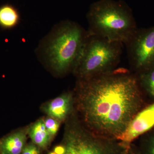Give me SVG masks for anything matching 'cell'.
<instances>
[{
  "label": "cell",
  "instance_id": "obj_2",
  "mask_svg": "<svg viewBox=\"0 0 154 154\" xmlns=\"http://www.w3.org/2000/svg\"><path fill=\"white\" fill-rule=\"evenodd\" d=\"M87 17L89 34L123 45L138 28L131 9L120 0L97 1L91 5Z\"/></svg>",
  "mask_w": 154,
  "mask_h": 154
},
{
  "label": "cell",
  "instance_id": "obj_17",
  "mask_svg": "<svg viewBox=\"0 0 154 154\" xmlns=\"http://www.w3.org/2000/svg\"><path fill=\"white\" fill-rule=\"evenodd\" d=\"M49 154H56L54 152H51Z\"/></svg>",
  "mask_w": 154,
  "mask_h": 154
},
{
  "label": "cell",
  "instance_id": "obj_16",
  "mask_svg": "<svg viewBox=\"0 0 154 154\" xmlns=\"http://www.w3.org/2000/svg\"><path fill=\"white\" fill-rule=\"evenodd\" d=\"M126 154H141L138 146L133 143L130 144Z\"/></svg>",
  "mask_w": 154,
  "mask_h": 154
},
{
  "label": "cell",
  "instance_id": "obj_9",
  "mask_svg": "<svg viewBox=\"0 0 154 154\" xmlns=\"http://www.w3.org/2000/svg\"><path fill=\"white\" fill-rule=\"evenodd\" d=\"M27 130L16 131L0 140L1 154H21L26 145Z\"/></svg>",
  "mask_w": 154,
  "mask_h": 154
},
{
  "label": "cell",
  "instance_id": "obj_4",
  "mask_svg": "<svg viewBox=\"0 0 154 154\" xmlns=\"http://www.w3.org/2000/svg\"><path fill=\"white\" fill-rule=\"evenodd\" d=\"M75 110L66 120L62 154H126L130 144L97 135L82 123Z\"/></svg>",
  "mask_w": 154,
  "mask_h": 154
},
{
  "label": "cell",
  "instance_id": "obj_3",
  "mask_svg": "<svg viewBox=\"0 0 154 154\" xmlns=\"http://www.w3.org/2000/svg\"><path fill=\"white\" fill-rule=\"evenodd\" d=\"M89 33L75 22L60 24L50 35L44 46L45 58L59 74L73 72L85 47Z\"/></svg>",
  "mask_w": 154,
  "mask_h": 154
},
{
  "label": "cell",
  "instance_id": "obj_7",
  "mask_svg": "<svg viewBox=\"0 0 154 154\" xmlns=\"http://www.w3.org/2000/svg\"><path fill=\"white\" fill-rule=\"evenodd\" d=\"M154 128V102L144 106L136 115L119 140L130 144Z\"/></svg>",
  "mask_w": 154,
  "mask_h": 154
},
{
  "label": "cell",
  "instance_id": "obj_5",
  "mask_svg": "<svg viewBox=\"0 0 154 154\" xmlns=\"http://www.w3.org/2000/svg\"><path fill=\"white\" fill-rule=\"evenodd\" d=\"M123 45L120 42L89 33L73 72L77 79H88L115 69L120 62Z\"/></svg>",
  "mask_w": 154,
  "mask_h": 154
},
{
  "label": "cell",
  "instance_id": "obj_6",
  "mask_svg": "<svg viewBox=\"0 0 154 154\" xmlns=\"http://www.w3.org/2000/svg\"><path fill=\"white\" fill-rule=\"evenodd\" d=\"M125 45L133 72L137 74L154 68V26L138 28Z\"/></svg>",
  "mask_w": 154,
  "mask_h": 154
},
{
  "label": "cell",
  "instance_id": "obj_1",
  "mask_svg": "<svg viewBox=\"0 0 154 154\" xmlns=\"http://www.w3.org/2000/svg\"><path fill=\"white\" fill-rule=\"evenodd\" d=\"M74 95L75 110L83 125L97 135L118 140L144 107L137 76L125 68L78 80Z\"/></svg>",
  "mask_w": 154,
  "mask_h": 154
},
{
  "label": "cell",
  "instance_id": "obj_18",
  "mask_svg": "<svg viewBox=\"0 0 154 154\" xmlns=\"http://www.w3.org/2000/svg\"><path fill=\"white\" fill-rule=\"evenodd\" d=\"M0 154H1V152H0Z\"/></svg>",
  "mask_w": 154,
  "mask_h": 154
},
{
  "label": "cell",
  "instance_id": "obj_14",
  "mask_svg": "<svg viewBox=\"0 0 154 154\" xmlns=\"http://www.w3.org/2000/svg\"><path fill=\"white\" fill-rule=\"evenodd\" d=\"M44 121L48 131L52 137H53L58 131L61 122L48 116L44 119Z\"/></svg>",
  "mask_w": 154,
  "mask_h": 154
},
{
  "label": "cell",
  "instance_id": "obj_15",
  "mask_svg": "<svg viewBox=\"0 0 154 154\" xmlns=\"http://www.w3.org/2000/svg\"><path fill=\"white\" fill-rule=\"evenodd\" d=\"M40 149L33 142L26 144L21 154H40Z\"/></svg>",
  "mask_w": 154,
  "mask_h": 154
},
{
  "label": "cell",
  "instance_id": "obj_11",
  "mask_svg": "<svg viewBox=\"0 0 154 154\" xmlns=\"http://www.w3.org/2000/svg\"><path fill=\"white\" fill-rule=\"evenodd\" d=\"M20 20L19 12L11 5L0 7V26L5 29H11L17 26Z\"/></svg>",
  "mask_w": 154,
  "mask_h": 154
},
{
  "label": "cell",
  "instance_id": "obj_10",
  "mask_svg": "<svg viewBox=\"0 0 154 154\" xmlns=\"http://www.w3.org/2000/svg\"><path fill=\"white\" fill-rule=\"evenodd\" d=\"M27 133L32 142L42 149L48 147L52 138L46 129L44 119H40L31 125L27 129Z\"/></svg>",
  "mask_w": 154,
  "mask_h": 154
},
{
  "label": "cell",
  "instance_id": "obj_12",
  "mask_svg": "<svg viewBox=\"0 0 154 154\" xmlns=\"http://www.w3.org/2000/svg\"><path fill=\"white\" fill-rule=\"evenodd\" d=\"M136 74L143 94L154 100V68Z\"/></svg>",
  "mask_w": 154,
  "mask_h": 154
},
{
  "label": "cell",
  "instance_id": "obj_13",
  "mask_svg": "<svg viewBox=\"0 0 154 154\" xmlns=\"http://www.w3.org/2000/svg\"><path fill=\"white\" fill-rule=\"evenodd\" d=\"M138 146L141 154H154V128L142 135Z\"/></svg>",
  "mask_w": 154,
  "mask_h": 154
},
{
  "label": "cell",
  "instance_id": "obj_8",
  "mask_svg": "<svg viewBox=\"0 0 154 154\" xmlns=\"http://www.w3.org/2000/svg\"><path fill=\"white\" fill-rule=\"evenodd\" d=\"M74 95L68 92L45 103L42 110L47 116L60 122L66 121L75 110Z\"/></svg>",
  "mask_w": 154,
  "mask_h": 154
}]
</instances>
